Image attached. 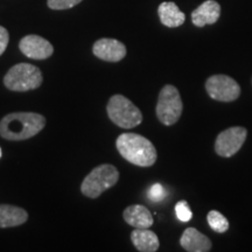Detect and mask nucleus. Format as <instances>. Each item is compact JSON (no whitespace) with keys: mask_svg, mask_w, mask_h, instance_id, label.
<instances>
[{"mask_svg":"<svg viewBox=\"0 0 252 252\" xmlns=\"http://www.w3.org/2000/svg\"><path fill=\"white\" fill-rule=\"evenodd\" d=\"M45 126L46 118L40 113H8L0 121V137L9 141L27 140L40 133Z\"/></svg>","mask_w":252,"mask_h":252,"instance_id":"f257e3e1","label":"nucleus"},{"mask_svg":"<svg viewBox=\"0 0 252 252\" xmlns=\"http://www.w3.org/2000/svg\"><path fill=\"white\" fill-rule=\"evenodd\" d=\"M116 147L126 161L140 167H151L157 161L158 153L154 145L143 135L122 133L116 140Z\"/></svg>","mask_w":252,"mask_h":252,"instance_id":"f03ea898","label":"nucleus"},{"mask_svg":"<svg viewBox=\"0 0 252 252\" xmlns=\"http://www.w3.org/2000/svg\"><path fill=\"white\" fill-rule=\"evenodd\" d=\"M119 180V172L115 166L103 163L91 171L81 185V191L84 196L97 198L104 191L113 187Z\"/></svg>","mask_w":252,"mask_h":252,"instance_id":"7ed1b4c3","label":"nucleus"},{"mask_svg":"<svg viewBox=\"0 0 252 252\" xmlns=\"http://www.w3.org/2000/svg\"><path fill=\"white\" fill-rule=\"evenodd\" d=\"M42 82V72L31 63H18L6 72L4 77L5 87L18 93L37 89Z\"/></svg>","mask_w":252,"mask_h":252,"instance_id":"20e7f679","label":"nucleus"},{"mask_svg":"<svg viewBox=\"0 0 252 252\" xmlns=\"http://www.w3.org/2000/svg\"><path fill=\"white\" fill-rule=\"evenodd\" d=\"M110 121L122 128H133L143 122V113L123 94H113L106 105Z\"/></svg>","mask_w":252,"mask_h":252,"instance_id":"39448f33","label":"nucleus"},{"mask_svg":"<svg viewBox=\"0 0 252 252\" xmlns=\"http://www.w3.org/2000/svg\"><path fill=\"white\" fill-rule=\"evenodd\" d=\"M184 111L180 93L174 86L167 84L161 89L158 97L157 103V117L160 123L166 126L174 125L179 121Z\"/></svg>","mask_w":252,"mask_h":252,"instance_id":"423d86ee","label":"nucleus"},{"mask_svg":"<svg viewBox=\"0 0 252 252\" xmlns=\"http://www.w3.org/2000/svg\"><path fill=\"white\" fill-rule=\"evenodd\" d=\"M206 90L210 98L219 102H234L241 96V87L228 75H213L206 81Z\"/></svg>","mask_w":252,"mask_h":252,"instance_id":"0eeeda50","label":"nucleus"},{"mask_svg":"<svg viewBox=\"0 0 252 252\" xmlns=\"http://www.w3.org/2000/svg\"><path fill=\"white\" fill-rule=\"evenodd\" d=\"M248 131L242 126H232L217 135L215 141V152L220 157L230 158L242 149L247 139Z\"/></svg>","mask_w":252,"mask_h":252,"instance_id":"6e6552de","label":"nucleus"},{"mask_svg":"<svg viewBox=\"0 0 252 252\" xmlns=\"http://www.w3.org/2000/svg\"><path fill=\"white\" fill-rule=\"evenodd\" d=\"M19 48L25 56L33 60H46L54 53L52 43L35 34L23 37L19 42Z\"/></svg>","mask_w":252,"mask_h":252,"instance_id":"1a4fd4ad","label":"nucleus"},{"mask_svg":"<svg viewBox=\"0 0 252 252\" xmlns=\"http://www.w3.org/2000/svg\"><path fill=\"white\" fill-rule=\"evenodd\" d=\"M93 53L96 58L106 62H119L126 56V47L121 41L116 39L97 40L93 46Z\"/></svg>","mask_w":252,"mask_h":252,"instance_id":"9d476101","label":"nucleus"},{"mask_svg":"<svg viewBox=\"0 0 252 252\" xmlns=\"http://www.w3.org/2000/svg\"><path fill=\"white\" fill-rule=\"evenodd\" d=\"M220 17V6L215 0H207L191 13V21L196 27L217 23Z\"/></svg>","mask_w":252,"mask_h":252,"instance_id":"9b49d317","label":"nucleus"},{"mask_svg":"<svg viewBox=\"0 0 252 252\" xmlns=\"http://www.w3.org/2000/svg\"><path fill=\"white\" fill-rule=\"evenodd\" d=\"M181 247L188 252H208L212 250V241L197 229L187 228L180 238Z\"/></svg>","mask_w":252,"mask_h":252,"instance_id":"f8f14e48","label":"nucleus"},{"mask_svg":"<svg viewBox=\"0 0 252 252\" xmlns=\"http://www.w3.org/2000/svg\"><path fill=\"white\" fill-rule=\"evenodd\" d=\"M125 222L131 226L139 229H147L153 225V216L149 209L141 204H133L127 207L123 213Z\"/></svg>","mask_w":252,"mask_h":252,"instance_id":"ddd939ff","label":"nucleus"},{"mask_svg":"<svg viewBox=\"0 0 252 252\" xmlns=\"http://www.w3.org/2000/svg\"><path fill=\"white\" fill-rule=\"evenodd\" d=\"M131 241L134 248L140 252H156L160 247V242L157 234L149 228H135L131 234Z\"/></svg>","mask_w":252,"mask_h":252,"instance_id":"4468645a","label":"nucleus"},{"mask_svg":"<svg viewBox=\"0 0 252 252\" xmlns=\"http://www.w3.org/2000/svg\"><path fill=\"white\" fill-rule=\"evenodd\" d=\"M158 14H159L160 21L163 26L169 28L180 27L185 24L186 15L184 12L180 11L178 5L173 1L161 2L158 7Z\"/></svg>","mask_w":252,"mask_h":252,"instance_id":"2eb2a0df","label":"nucleus"},{"mask_svg":"<svg viewBox=\"0 0 252 252\" xmlns=\"http://www.w3.org/2000/svg\"><path fill=\"white\" fill-rule=\"evenodd\" d=\"M28 214L25 209L12 204H0V229L13 228L26 223Z\"/></svg>","mask_w":252,"mask_h":252,"instance_id":"dca6fc26","label":"nucleus"},{"mask_svg":"<svg viewBox=\"0 0 252 252\" xmlns=\"http://www.w3.org/2000/svg\"><path fill=\"white\" fill-rule=\"evenodd\" d=\"M208 224H209L210 228H212L214 231L220 232V234H223V232L228 231L229 229V222L226 220V217L220 214L217 210H210L208 213L207 216Z\"/></svg>","mask_w":252,"mask_h":252,"instance_id":"f3484780","label":"nucleus"},{"mask_svg":"<svg viewBox=\"0 0 252 252\" xmlns=\"http://www.w3.org/2000/svg\"><path fill=\"white\" fill-rule=\"evenodd\" d=\"M175 214L176 217L181 220V222H189L193 217V213H191L190 208H189V204L187 201L182 200L179 201L175 206Z\"/></svg>","mask_w":252,"mask_h":252,"instance_id":"a211bd4d","label":"nucleus"},{"mask_svg":"<svg viewBox=\"0 0 252 252\" xmlns=\"http://www.w3.org/2000/svg\"><path fill=\"white\" fill-rule=\"evenodd\" d=\"M82 1L83 0H48L47 5L49 8L55 9V11H62V9L72 8Z\"/></svg>","mask_w":252,"mask_h":252,"instance_id":"6ab92c4d","label":"nucleus"},{"mask_svg":"<svg viewBox=\"0 0 252 252\" xmlns=\"http://www.w3.org/2000/svg\"><path fill=\"white\" fill-rule=\"evenodd\" d=\"M165 195H166L165 189H163V187L160 184H154L149 190V197L152 201H154V202H159V201H161L162 198L165 197Z\"/></svg>","mask_w":252,"mask_h":252,"instance_id":"aec40b11","label":"nucleus"},{"mask_svg":"<svg viewBox=\"0 0 252 252\" xmlns=\"http://www.w3.org/2000/svg\"><path fill=\"white\" fill-rule=\"evenodd\" d=\"M9 41L8 31L5 27L0 26V56L4 54V52L7 48Z\"/></svg>","mask_w":252,"mask_h":252,"instance_id":"412c9836","label":"nucleus"},{"mask_svg":"<svg viewBox=\"0 0 252 252\" xmlns=\"http://www.w3.org/2000/svg\"><path fill=\"white\" fill-rule=\"evenodd\" d=\"M0 158H1V149H0Z\"/></svg>","mask_w":252,"mask_h":252,"instance_id":"4be33fe9","label":"nucleus"}]
</instances>
